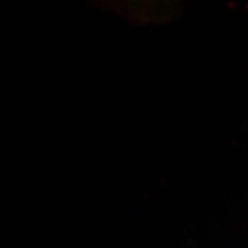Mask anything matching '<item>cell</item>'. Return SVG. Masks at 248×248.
<instances>
[]
</instances>
